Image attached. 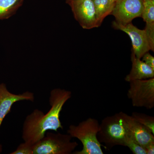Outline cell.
Masks as SVG:
<instances>
[{"mask_svg": "<svg viewBox=\"0 0 154 154\" xmlns=\"http://www.w3.org/2000/svg\"><path fill=\"white\" fill-rule=\"evenodd\" d=\"M25 0H0V20L8 19L15 14Z\"/></svg>", "mask_w": 154, "mask_h": 154, "instance_id": "cell-13", "label": "cell"}, {"mask_svg": "<svg viewBox=\"0 0 154 154\" xmlns=\"http://www.w3.org/2000/svg\"><path fill=\"white\" fill-rule=\"evenodd\" d=\"M143 9L141 17L146 23L154 22V0H143Z\"/></svg>", "mask_w": 154, "mask_h": 154, "instance_id": "cell-15", "label": "cell"}, {"mask_svg": "<svg viewBox=\"0 0 154 154\" xmlns=\"http://www.w3.org/2000/svg\"><path fill=\"white\" fill-rule=\"evenodd\" d=\"M68 134L46 132L44 137L33 146V154H71L79 146L72 141Z\"/></svg>", "mask_w": 154, "mask_h": 154, "instance_id": "cell-4", "label": "cell"}, {"mask_svg": "<svg viewBox=\"0 0 154 154\" xmlns=\"http://www.w3.org/2000/svg\"><path fill=\"white\" fill-rule=\"evenodd\" d=\"M66 3L70 7L75 19L83 29L99 27L92 0H69Z\"/></svg>", "mask_w": 154, "mask_h": 154, "instance_id": "cell-6", "label": "cell"}, {"mask_svg": "<svg viewBox=\"0 0 154 154\" xmlns=\"http://www.w3.org/2000/svg\"><path fill=\"white\" fill-rule=\"evenodd\" d=\"M122 114L121 111L107 116L99 124L97 137L100 143L105 145L106 149L109 150L117 146L126 147L128 140L132 138L125 124Z\"/></svg>", "mask_w": 154, "mask_h": 154, "instance_id": "cell-2", "label": "cell"}, {"mask_svg": "<svg viewBox=\"0 0 154 154\" xmlns=\"http://www.w3.org/2000/svg\"><path fill=\"white\" fill-rule=\"evenodd\" d=\"M126 147L128 148L134 154H146L143 147L135 142L133 139H131L127 144Z\"/></svg>", "mask_w": 154, "mask_h": 154, "instance_id": "cell-18", "label": "cell"}, {"mask_svg": "<svg viewBox=\"0 0 154 154\" xmlns=\"http://www.w3.org/2000/svg\"><path fill=\"white\" fill-rule=\"evenodd\" d=\"M69 1V0H66V2H68V1Z\"/></svg>", "mask_w": 154, "mask_h": 154, "instance_id": "cell-21", "label": "cell"}, {"mask_svg": "<svg viewBox=\"0 0 154 154\" xmlns=\"http://www.w3.org/2000/svg\"><path fill=\"white\" fill-rule=\"evenodd\" d=\"M71 97L72 92L65 89L55 88L51 91V108L47 113L45 114L43 111L36 109L25 118L22 128L24 141L34 145L44 137L48 131L57 132L58 129H63L60 120V113Z\"/></svg>", "mask_w": 154, "mask_h": 154, "instance_id": "cell-1", "label": "cell"}, {"mask_svg": "<svg viewBox=\"0 0 154 154\" xmlns=\"http://www.w3.org/2000/svg\"><path fill=\"white\" fill-rule=\"evenodd\" d=\"M122 115L128 132L135 142L143 147L154 142V134L147 127L135 120L131 116L124 112Z\"/></svg>", "mask_w": 154, "mask_h": 154, "instance_id": "cell-10", "label": "cell"}, {"mask_svg": "<svg viewBox=\"0 0 154 154\" xmlns=\"http://www.w3.org/2000/svg\"><path fill=\"white\" fill-rule=\"evenodd\" d=\"M143 61L154 70V57L149 52L146 53L142 57Z\"/></svg>", "mask_w": 154, "mask_h": 154, "instance_id": "cell-19", "label": "cell"}, {"mask_svg": "<svg viewBox=\"0 0 154 154\" xmlns=\"http://www.w3.org/2000/svg\"><path fill=\"white\" fill-rule=\"evenodd\" d=\"M96 11V19L99 27L104 19L110 15L113 11L115 2L114 0H92Z\"/></svg>", "mask_w": 154, "mask_h": 154, "instance_id": "cell-12", "label": "cell"}, {"mask_svg": "<svg viewBox=\"0 0 154 154\" xmlns=\"http://www.w3.org/2000/svg\"><path fill=\"white\" fill-rule=\"evenodd\" d=\"M145 149L146 154H154V142L149 143L144 147Z\"/></svg>", "mask_w": 154, "mask_h": 154, "instance_id": "cell-20", "label": "cell"}, {"mask_svg": "<svg viewBox=\"0 0 154 154\" xmlns=\"http://www.w3.org/2000/svg\"><path fill=\"white\" fill-rule=\"evenodd\" d=\"M146 37L151 50L154 51V22L146 23L144 29Z\"/></svg>", "mask_w": 154, "mask_h": 154, "instance_id": "cell-16", "label": "cell"}, {"mask_svg": "<svg viewBox=\"0 0 154 154\" xmlns=\"http://www.w3.org/2000/svg\"><path fill=\"white\" fill-rule=\"evenodd\" d=\"M112 26L114 29L122 30L130 36L132 42L131 50L138 58L141 59L145 54L151 50L144 30L139 29L131 22L123 25L114 21L112 22Z\"/></svg>", "mask_w": 154, "mask_h": 154, "instance_id": "cell-8", "label": "cell"}, {"mask_svg": "<svg viewBox=\"0 0 154 154\" xmlns=\"http://www.w3.org/2000/svg\"><path fill=\"white\" fill-rule=\"evenodd\" d=\"M116 1H117V0H114V2H116Z\"/></svg>", "mask_w": 154, "mask_h": 154, "instance_id": "cell-22", "label": "cell"}, {"mask_svg": "<svg viewBox=\"0 0 154 154\" xmlns=\"http://www.w3.org/2000/svg\"><path fill=\"white\" fill-rule=\"evenodd\" d=\"M33 93L27 91L21 94H14L8 91L5 84H0V127L6 116L11 111L12 106L16 102L22 101L34 102ZM2 145L0 144V153L2 152Z\"/></svg>", "mask_w": 154, "mask_h": 154, "instance_id": "cell-9", "label": "cell"}, {"mask_svg": "<svg viewBox=\"0 0 154 154\" xmlns=\"http://www.w3.org/2000/svg\"><path fill=\"white\" fill-rule=\"evenodd\" d=\"M99 121L95 118H89L80 122L78 125H71L67 133L72 138L81 142L83 148L81 150L73 152L74 154H103L97 137L99 130Z\"/></svg>", "mask_w": 154, "mask_h": 154, "instance_id": "cell-3", "label": "cell"}, {"mask_svg": "<svg viewBox=\"0 0 154 154\" xmlns=\"http://www.w3.org/2000/svg\"><path fill=\"white\" fill-rule=\"evenodd\" d=\"M128 99L134 107L152 109L154 107V78L129 82Z\"/></svg>", "mask_w": 154, "mask_h": 154, "instance_id": "cell-5", "label": "cell"}, {"mask_svg": "<svg viewBox=\"0 0 154 154\" xmlns=\"http://www.w3.org/2000/svg\"><path fill=\"white\" fill-rule=\"evenodd\" d=\"M143 9V0H117L110 15L115 17L116 22L125 25L141 17Z\"/></svg>", "mask_w": 154, "mask_h": 154, "instance_id": "cell-7", "label": "cell"}, {"mask_svg": "<svg viewBox=\"0 0 154 154\" xmlns=\"http://www.w3.org/2000/svg\"><path fill=\"white\" fill-rule=\"evenodd\" d=\"M131 61L132 67L131 70L125 80L129 82L137 80L147 79L154 78V70L146 64L140 59L138 58L131 50Z\"/></svg>", "mask_w": 154, "mask_h": 154, "instance_id": "cell-11", "label": "cell"}, {"mask_svg": "<svg viewBox=\"0 0 154 154\" xmlns=\"http://www.w3.org/2000/svg\"><path fill=\"white\" fill-rule=\"evenodd\" d=\"M131 116L138 122L147 127L154 134V116L136 112H133Z\"/></svg>", "mask_w": 154, "mask_h": 154, "instance_id": "cell-14", "label": "cell"}, {"mask_svg": "<svg viewBox=\"0 0 154 154\" xmlns=\"http://www.w3.org/2000/svg\"><path fill=\"white\" fill-rule=\"evenodd\" d=\"M34 145L24 142L20 144L16 150L10 153L11 154H33Z\"/></svg>", "mask_w": 154, "mask_h": 154, "instance_id": "cell-17", "label": "cell"}]
</instances>
